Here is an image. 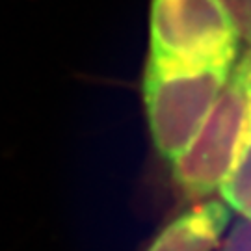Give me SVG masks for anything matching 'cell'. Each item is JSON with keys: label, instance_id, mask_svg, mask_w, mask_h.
Returning <instances> with one entry per match:
<instances>
[{"label": "cell", "instance_id": "6da1fadb", "mask_svg": "<svg viewBox=\"0 0 251 251\" xmlns=\"http://www.w3.org/2000/svg\"><path fill=\"white\" fill-rule=\"evenodd\" d=\"M250 114L251 49L248 47L192 142L171 160L173 184L186 201L206 199L224 184L242 145Z\"/></svg>", "mask_w": 251, "mask_h": 251}, {"label": "cell", "instance_id": "7a4b0ae2", "mask_svg": "<svg viewBox=\"0 0 251 251\" xmlns=\"http://www.w3.org/2000/svg\"><path fill=\"white\" fill-rule=\"evenodd\" d=\"M231 75V65H199L149 58L144 102L152 144L164 160H175L205 121Z\"/></svg>", "mask_w": 251, "mask_h": 251}, {"label": "cell", "instance_id": "3957f363", "mask_svg": "<svg viewBox=\"0 0 251 251\" xmlns=\"http://www.w3.org/2000/svg\"><path fill=\"white\" fill-rule=\"evenodd\" d=\"M234 26L220 0H152L151 56L199 65H233Z\"/></svg>", "mask_w": 251, "mask_h": 251}, {"label": "cell", "instance_id": "277c9868", "mask_svg": "<svg viewBox=\"0 0 251 251\" xmlns=\"http://www.w3.org/2000/svg\"><path fill=\"white\" fill-rule=\"evenodd\" d=\"M231 220L225 201H203L177 216L145 251H212Z\"/></svg>", "mask_w": 251, "mask_h": 251}, {"label": "cell", "instance_id": "5b68a950", "mask_svg": "<svg viewBox=\"0 0 251 251\" xmlns=\"http://www.w3.org/2000/svg\"><path fill=\"white\" fill-rule=\"evenodd\" d=\"M251 49V47H250ZM222 199L231 210L244 214L251 220V114L246 126L242 145L234 158V164L224 184L220 186Z\"/></svg>", "mask_w": 251, "mask_h": 251}, {"label": "cell", "instance_id": "8992f818", "mask_svg": "<svg viewBox=\"0 0 251 251\" xmlns=\"http://www.w3.org/2000/svg\"><path fill=\"white\" fill-rule=\"evenodd\" d=\"M240 39L251 47V0H220Z\"/></svg>", "mask_w": 251, "mask_h": 251}, {"label": "cell", "instance_id": "52a82bcc", "mask_svg": "<svg viewBox=\"0 0 251 251\" xmlns=\"http://www.w3.org/2000/svg\"><path fill=\"white\" fill-rule=\"evenodd\" d=\"M222 251H251V220H238L225 240Z\"/></svg>", "mask_w": 251, "mask_h": 251}]
</instances>
